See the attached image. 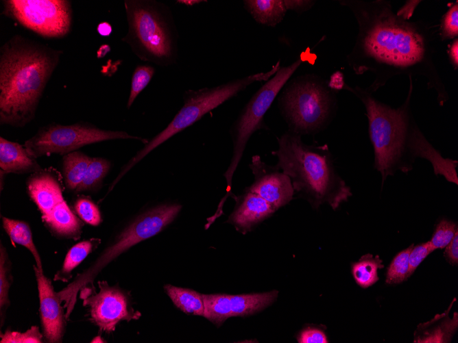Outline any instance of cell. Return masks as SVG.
I'll use <instances>...</instances> for the list:
<instances>
[{"instance_id":"obj_1","label":"cell","mask_w":458,"mask_h":343,"mask_svg":"<svg viewBox=\"0 0 458 343\" xmlns=\"http://www.w3.org/2000/svg\"><path fill=\"white\" fill-rule=\"evenodd\" d=\"M353 12L359 25L355 45L348 62L357 74L372 71L376 79L370 88L375 91L396 75H420L435 89L441 105L448 94L432 61V47L427 29L394 13L384 1H339Z\"/></svg>"},{"instance_id":"obj_2","label":"cell","mask_w":458,"mask_h":343,"mask_svg":"<svg viewBox=\"0 0 458 343\" xmlns=\"http://www.w3.org/2000/svg\"><path fill=\"white\" fill-rule=\"evenodd\" d=\"M62 50L22 35L0 47V123L23 127L35 117L45 87L58 66Z\"/></svg>"},{"instance_id":"obj_3","label":"cell","mask_w":458,"mask_h":343,"mask_svg":"<svg viewBox=\"0 0 458 343\" xmlns=\"http://www.w3.org/2000/svg\"><path fill=\"white\" fill-rule=\"evenodd\" d=\"M276 166L287 175L294 192L317 209L327 204L336 210L352 195L338 173L327 144L303 142L301 136L285 131L277 138Z\"/></svg>"},{"instance_id":"obj_4","label":"cell","mask_w":458,"mask_h":343,"mask_svg":"<svg viewBox=\"0 0 458 343\" xmlns=\"http://www.w3.org/2000/svg\"><path fill=\"white\" fill-rule=\"evenodd\" d=\"M405 102L394 109L374 99L362 88L344 89L353 92L363 103L368 120L369 134L374 152V168L380 173L382 186L398 171L408 173L416 160L414 140L420 129L410 110L412 85Z\"/></svg>"},{"instance_id":"obj_5","label":"cell","mask_w":458,"mask_h":343,"mask_svg":"<svg viewBox=\"0 0 458 343\" xmlns=\"http://www.w3.org/2000/svg\"><path fill=\"white\" fill-rule=\"evenodd\" d=\"M128 29L121 40L141 60L160 66L178 58V32L169 7L154 0H125Z\"/></svg>"},{"instance_id":"obj_6","label":"cell","mask_w":458,"mask_h":343,"mask_svg":"<svg viewBox=\"0 0 458 343\" xmlns=\"http://www.w3.org/2000/svg\"><path fill=\"white\" fill-rule=\"evenodd\" d=\"M278 99L289 131L300 136L315 134L326 128L336 110L335 92L322 78L298 76L283 86Z\"/></svg>"},{"instance_id":"obj_7","label":"cell","mask_w":458,"mask_h":343,"mask_svg":"<svg viewBox=\"0 0 458 343\" xmlns=\"http://www.w3.org/2000/svg\"><path fill=\"white\" fill-rule=\"evenodd\" d=\"M280 61L267 72H261L228 81L226 84L198 90H189L184 94V105L173 120L161 132L155 136L122 167L110 190L138 162L155 148L199 120L206 114L238 94L256 81H267L280 68Z\"/></svg>"},{"instance_id":"obj_8","label":"cell","mask_w":458,"mask_h":343,"mask_svg":"<svg viewBox=\"0 0 458 343\" xmlns=\"http://www.w3.org/2000/svg\"><path fill=\"white\" fill-rule=\"evenodd\" d=\"M180 209L178 204L156 206L140 214L127 226L88 268L58 292L61 302L65 303V316L68 318L73 310L78 292L92 283L107 264L134 245L160 233L176 218Z\"/></svg>"},{"instance_id":"obj_9","label":"cell","mask_w":458,"mask_h":343,"mask_svg":"<svg viewBox=\"0 0 458 343\" xmlns=\"http://www.w3.org/2000/svg\"><path fill=\"white\" fill-rule=\"evenodd\" d=\"M303 62L304 60L300 56L291 64L280 67L275 75L253 94L232 126L230 135L233 144L232 156L224 174L227 183V194L219 203L217 212H221L223 203L228 194L231 193L232 179L250 138L257 130L267 128L264 122L265 113L283 86Z\"/></svg>"},{"instance_id":"obj_10","label":"cell","mask_w":458,"mask_h":343,"mask_svg":"<svg viewBox=\"0 0 458 343\" xmlns=\"http://www.w3.org/2000/svg\"><path fill=\"white\" fill-rule=\"evenodd\" d=\"M117 139H136L144 144L149 142L125 131L105 130L85 123L70 125L51 123L40 127L25 142L24 147L36 159L51 153L64 155L85 145Z\"/></svg>"},{"instance_id":"obj_11","label":"cell","mask_w":458,"mask_h":343,"mask_svg":"<svg viewBox=\"0 0 458 343\" xmlns=\"http://www.w3.org/2000/svg\"><path fill=\"white\" fill-rule=\"evenodd\" d=\"M1 14L40 36L60 38L71 29L69 0H4Z\"/></svg>"},{"instance_id":"obj_12","label":"cell","mask_w":458,"mask_h":343,"mask_svg":"<svg viewBox=\"0 0 458 343\" xmlns=\"http://www.w3.org/2000/svg\"><path fill=\"white\" fill-rule=\"evenodd\" d=\"M99 291L84 288L80 297L89 307L92 321L106 333L114 331L121 320L130 321L141 316L132 307L127 294L119 288L110 286L106 281H98Z\"/></svg>"},{"instance_id":"obj_13","label":"cell","mask_w":458,"mask_h":343,"mask_svg":"<svg viewBox=\"0 0 458 343\" xmlns=\"http://www.w3.org/2000/svg\"><path fill=\"white\" fill-rule=\"evenodd\" d=\"M278 295L277 290L237 295L202 294L204 316L220 326L228 318L247 316L263 310L275 302Z\"/></svg>"},{"instance_id":"obj_14","label":"cell","mask_w":458,"mask_h":343,"mask_svg":"<svg viewBox=\"0 0 458 343\" xmlns=\"http://www.w3.org/2000/svg\"><path fill=\"white\" fill-rule=\"evenodd\" d=\"M249 166L254 181L246 190L259 195L277 210L293 199L295 192L290 178L276 166L267 164L255 155Z\"/></svg>"},{"instance_id":"obj_15","label":"cell","mask_w":458,"mask_h":343,"mask_svg":"<svg viewBox=\"0 0 458 343\" xmlns=\"http://www.w3.org/2000/svg\"><path fill=\"white\" fill-rule=\"evenodd\" d=\"M38 295L43 331L49 342H60L64 328V319L60 306L61 301L43 271L34 266Z\"/></svg>"},{"instance_id":"obj_16","label":"cell","mask_w":458,"mask_h":343,"mask_svg":"<svg viewBox=\"0 0 458 343\" xmlns=\"http://www.w3.org/2000/svg\"><path fill=\"white\" fill-rule=\"evenodd\" d=\"M237 205L227 222L240 233L245 234L277 211L272 204L259 195L245 190L236 198Z\"/></svg>"},{"instance_id":"obj_17","label":"cell","mask_w":458,"mask_h":343,"mask_svg":"<svg viewBox=\"0 0 458 343\" xmlns=\"http://www.w3.org/2000/svg\"><path fill=\"white\" fill-rule=\"evenodd\" d=\"M27 188L42 217L64 200L60 178L53 170H42L32 173L27 181Z\"/></svg>"},{"instance_id":"obj_18","label":"cell","mask_w":458,"mask_h":343,"mask_svg":"<svg viewBox=\"0 0 458 343\" xmlns=\"http://www.w3.org/2000/svg\"><path fill=\"white\" fill-rule=\"evenodd\" d=\"M454 298L447 309L435 316L431 320L418 325L413 335L415 343H447L450 342L458 328V314L455 312L452 318L449 313Z\"/></svg>"},{"instance_id":"obj_19","label":"cell","mask_w":458,"mask_h":343,"mask_svg":"<svg viewBox=\"0 0 458 343\" xmlns=\"http://www.w3.org/2000/svg\"><path fill=\"white\" fill-rule=\"evenodd\" d=\"M0 168L5 173H34L42 168L24 145L0 138Z\"/></svg>"},{"instance_id":"obj_20","label":"cell","mask_w":458,"mask_h":343,"mask_svg":"<svg viewBox=\"0 0 458 343\" xmlns=\"http://www.w3.org/2000/svg\"><path fill=\"white\" fill-rule=\"evenodd\" d=\"M42 220L52 232L60 236L76 238L82 233V223L64 200L43 216Z\"/></svg>"},{"instance_id":"obj_21","label":"cell","mask_w":458,"mask_h":343,"mask_svg":"<svg viewBox=\"0 0 458 343\" xmlns=\"http://www.w3.org/2000/svg\"><path fill=\"white\" fill-rule=\"evenodd\" d=\"M243 4L257 23L270 27L280 23L288 10L285 0H245Z\"/></svg>"},{"instance_id":"obj_22","label":"cell","mask_w":458,"mask_h":343,"mask_svg":"<svg viewBox=\"0 0 458 343\" xmlns=\"http://www.w3.org/2000/svg\"><path fill=\"white\" fill-rule=\"evenodd\" d=\"M92 157L75 151L62 157V169L67 187L76 190L83 180Z\"/></svg>"},{"instance_id":"obj_23","label":"cell","mask_w":458,"mask_h":343,"mask_svg":"<svg viewBox=\"0 0 458 343\" xmlns=\"http://www.w3.org/2000/svg\"><path fill=\"white\" fill-rule=\"evenodd\" d=\"M164 288L173 304L183 312L204 316L202 294L169 284L165 285Z\"/></svg>"},{"instance_id":"obj_24","label":"cell","mask_w":458,"mask_h":343,"mask_svg":"<svg viewBox=\"0 0 458 343\" xmlns=\"http://www.w3.org/2000/svg\"><path fill=\"white\" fill-rule=\"evenodd\" d=\"M383 267L378 255L374 257L367 253L352 264L351 271L355 282L361 288H367L378 281V270Z\"/></svg>"},{"instance_id":"obj_25","label":"cell","mask_w":458,"mask_h":343,"mask_svg":"<svg viewBox=\"0 0 458 343\" xmlns=\"http://www.w3.org/2000/svg\"><path fill=\"white\" fill-rule=\"evenodd\" d=\"M3 227L11 240L27 249L33 255L36 265L43 271L42 263L38 250L34 244L32 233L29 225L22 220L6 217L2 218Z\"/></svg>"},{"instance_id":"obj_26","label":"cell","mask_w":458,"mask_h":343,"mask_svg":"<svg viewBox=\"0 0 458 343\" xmlns=\"http://www.w3.org/2000/svg\"><path fill=\"white\" fill-rule=\"evenodd\" d=\"M100 240L91 239L77 243L68 251L62 267L55 275L54 280L67 281L71 271L76 268L99 244Z\"/></svg>"},{"instance_id":"obj_27","label":"cell","mask_w":458,"mask_h":343,"mask_svg":"<svg viewBox=\"0 0 458 343\" xmlns=\"http://www.w3.org/2000/svg\"><path fill=\"white\" fill-rule=\"evenodd\" d=\"M110 166V162L105 158L92 157L85 176L75 190L88 191L99 188L108 173Z\"/></svg>"},{"instance_id":"obj_28","label":"cell","mask_w":458,"mask_h":343,"mask_svg":"<svg viewBox=\"0 0 458 343\" xmlns=\"http://www.w3.org/2000/svg\"><path fill=\"white\" fill-rule=\"evenodd\" d=\"M414 244L398 253L393 258L386 273L385 282L388 284H398L408 277L409 257Z\"/></svg>"},{"instance_id":"obj_29","label":"cell","mask_w":458,"mask_h":343,"mask_svg":"<svg viewBox=\"0 0 458 343\" xmlns=\"http://www.w3.org/2000/svg\"><path fill=\"white\" fill-rule=\"evenodd\" d=\"M155 73V69L149 65H138L136 66L131 81L130 92L127 103L130 108L133 102L148 85Z\"/></svg>"},{"instance_id":"obj_30","label":"cell","mask_w":458,"mask_h":343,"mask_svg":"<svg viewBox=\"0 0 458 343\" xmlns=\"http://www.w3.org/2000/svg\"><path fill=\"white\" fill-rule=\"evenodd\" d=\"M458 232L457 223L443 218L436 225L433 233L429 240L434 251L444 249Z\"/></svg>"},{"instance_id":"obj_31","label":"cell","mask_w":458,"mask_h":343,"mask_svg":"<svg viewBox=\"0 0 458 343\" xmlns=\"http://www.w3.org/2000/svg\"><path fill=\"white\" fill-rule=\"evenodd\" d=\"M1 257H0V307H1V320L2 322L3 316L5 314V310L9 305L8 291L10 282L9 276V264L7 261L8 257L5 248L1 244Z\"/></svg>"},{"instance_id":"obj_32","label":"cell","mask_w":458,"mask_h":343,"mask_svg":"<svg viewBox=\"0 0 458 343\" xmlns=\"http://www.w3.org/2000/svg\"><path fill=\"white\" fill-rule=\"evenodd\" d=\"M74 208L78 216L86 223L97 226L102 220L98 207L87 198H80L75 202Z\"/></svg>"},{"instance_id":"obj_33","label":"cell","mask_w":458,"mask_h":343,"mask_svg":"<svg viewBox=\"0 0 458 343\" xmlns=\"http://www.w3.org/2000/svg\"><path fill=\"white\" fill-rule=\"evenodd\" d=\"M1 343H40L43 335L36 326L32 327L24 333L7 330L1 335Z\"/></svg>"},{"instance_id":"obj_34","label":"cell","mask_w":458,"mask_h":343,"mask_svg":"<svg viewBox=\"0 0 458 343\" xmlns=\"http://www.w3.org/2000/svg\"><path fill=\"white\" fill-rule=\"evenodd\" d=\"M441 36L443 39L454 38L458 35V4L453 3L444 15L441 23Z\"/></svg>"},{"instance_id":"obj_35","label":"cell","mask_w":458,"mask_h":343,"mask_svg":"<svg viewBox=\"0 0 458 343\" xmlns=\"http://www.w3.org/2000/svg\"><path fill=\"white\" fill-rule=\"evenodd\" d=\"M433 251L429 241L413 246L409 257L408 277L411 276L419 265Z\"/></svg>"},{"instance_id":"obj_36","label":"cell","mask_w":458,"mask_h":343,"mask_svg":"<svg viewBox=\"0 0 458 343\" xmlns=\"http://www.w3.org/2000/svg\"><path fill=\"white\" fill-rule=\"evenodd\" d=\"M299 343H327L328 340L323 331L308 327L302 329L297 336Z\"/></svg>"},{"instance_id":"obj_37","label":"cell","mask_w":458,"mask_h":343,"mask_svg":"<svg viewBox=\"0 0 458 343\" xmlns=\"http://www.w3.org/2000/svg\"><path fill=\"white\" fill-rule=\"evenodd\" d=\"M444 249V256L446 259L451 265L457 266L458 264V232Z\"/></svg>"},{"instance_id":"obj_38","label":"cell","mask_w":458,"mask_h":343,"mask_svg":"<svg viewBox=\"0 0 458 343\" xmlns=\"http://www.w3.org/2000/svg\"><path fill=\"white\" fill-rule=\"evenodd\" d=\"M288 10L295 11L297 13H302L310 9L314 4V1L304 0H285Z\"/></svg>"},{"instance_id":"obj_39","label":"cell","mask_w":458,"mask_h":343,"mask_svg":"<svg viewBox=\"0 0 458 343\" xmlns=\"http://www.w3.org/2000/svg\"><path fill=\"white\" fill-rule=\"evenodd\" d=\"M328 86L334 92L343 90L345 86L343 74L339 71L334 73L328 82Z\"/></svg>"},{"instance_id":"obj_40","label":"cell","mask_w":458,"mask_h":343,"mask_svg":"<svg viewBox=\"0 0 458 343\" xmlns=\"http://www.w3.org/2000/svg\"><path fill=\"white\" fill-rule=\"evenodd\" d=\"M448 55L455 68L458 66V41L455 38L449 49Z\"/></svg>"},{"instance_id":"obj_41","label":"cell","mask_w":458,"mask_h":343,"mask_svg":"<svg viewBox=\"0 0 458 343\" xmlns=\"http://www.w3.org/2000/svg\"><path fill=\"white\" fill-rule=\"evenodd\" d=\"M97 31L101 36H108L112 31L110 24L108 22H101L97 27Z\"/></svg>"},{"instance_id":"obj_42","label":"cell","mask_w":458,"mask_h":343,"mask_svg":"<svg viewBox=\"0 0 458 343\" xmlns=\"http://www.w3.org/2000/svg\"><path fill=\"white\" fill-rule=\"evenodd\" d=\"M110 49L109 45H101V47L99 48V49L97 52V55L99 58H103L104 55H106L109 51Z\"/></svg>"},{"instance_id":"obj_43","label":"cell","mask_w":458,"mask_h":343,"mask_svg":"<svg viewBox=\"0 0 458 343\" xmlns=\"http://www.w3.org/2000/svg\"><path fill=\"white\" fill-rule=\"evenodd\" d=\"M177 2H178L180 3H184V4H186V5L190 6V5H193L196 4V3H201V2H202V1H200V0H191V1L190 0H180V1H177Z\"/></svg>"}]
</instances>
